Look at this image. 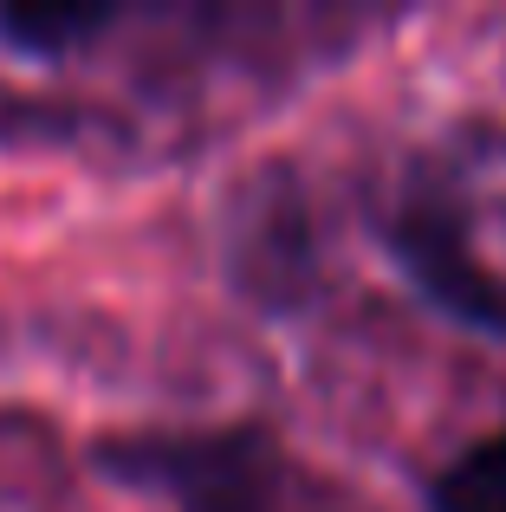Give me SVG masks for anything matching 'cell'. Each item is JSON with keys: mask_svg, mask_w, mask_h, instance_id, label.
Instances as JSON below:
<instances>
[{"mask_svg": "<svg viewBox=\"0 0 506 512\" xmlns=\"http://www.w3.org/2000/svg\"><path fill=\"white\" fill-rule=\"evenodd\" d=\"M124 20V7L104 0H46V7H0V52L13 59H72V52L98 46L111 26Z\"/></svg>", "mask_w": 506, "mask_h": 512, "instance_id": "cell-2", "label": "cell"}, {"mask_svg": "<svg viewBox=\"0 0 506 512\" xmlns=\"http://www.w3.org/2000/svg\"><path fill=\"white\" fill-rule=\"evenodd\" d=\"M383 240H390L396 266L409 273V286L442 318H455L468 331H487V338H506V279L481 266L474 234H468V208H461L455 188L416 182L396 201Z\"/></svg>", "mask_w": 506, "mask_h": 512, "instance_id": "cell-1", "label": "cell"}, {"mask_svg": "<svg viewBox=\"0 0 506 512\" xmlns=\"http://www.w3.org/2000/svg\"><path fill=\"white\" fill-rule=\"evenodd\" d=\"M429 512H506V435L474 441L429 480Z\"/></svg>", "mask_w": 506, "mask_h": 512, "instance_id": "cell-3", "label": "cell"}]
</instances>
